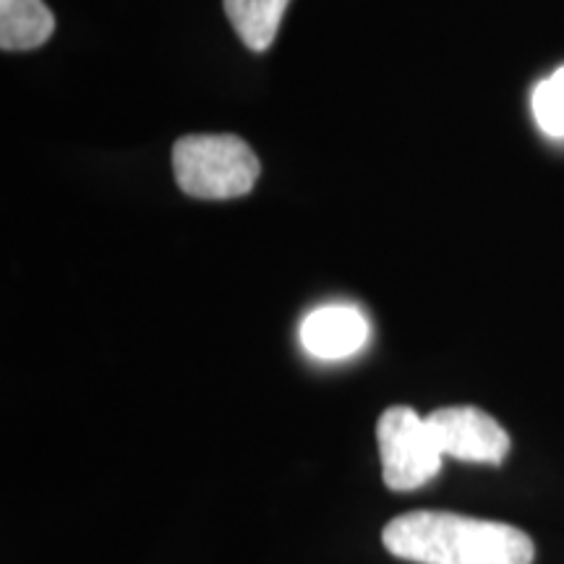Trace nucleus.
Instances as JSON below:
<instances>
[{"label": "nucleus", "mask_w": 564, "mask_h": 564, "mask_svg": "<svg viewBox=\"0 0 564 564\" xmlns=\"http://www.w3.org/2000/svg\"><path fill=\"white\" fill-rule=\"evenodd\" d=\"M392 556L415 564H533V539L520 528L468 514L415 510L382 531Z\"/></svg>", "instance_id": "1"}, {"label": "nucleus", "mask_w": 564, "mask_h": 564, "mask_svg": "<svg viewBox=\"0 0 564 564\" xmlns=\"http://www.w3.org/2000/svg\"><path fill=\"white\" fill-rule=\"evenodd\" d=\"M173 173L183 194L225 202L249 194L262 165L243 139L230 133H196L175 141Z\"/></svg>", "instance_id": "2"}, {"label": "nucleus", "mask_w": 564, "mask_h": 564, "mask_svg": "<svg viewBox=\"0 0 564 564\" xmlns=\"http://www.w3.org/2000/svg\"><path fill=\"white\" fill-rule=\"evenodd\" d=\"M377 444L384 484L392 491L419 489L440 474L444 455L429 421L413 408H387L377 423Z\"/></svg>", "instance_id": "3"}, {"label": "nucleus", "mask_w": 564, "mask_h": 564, "mask_svg": "<svg viewBox=\"0 0 564 564\" xmlns=\"http://www.w3.org/2000/svg\"><path fill=\"white\" fill-rule=\"evenodd\" d=\"M426 421L444 457L497 465L510 453V436L499 421L474 405L440 408Z\"/></svg>", "instance_id": "4"}, {"label": "nucleus", "mask_w": 564, "mask_h": 564, "mask_svg": "<svg viewBox=\"0 0 564 564\" xmlns=\"http://www.w3.org/2000/svg\"><path fill=\"white\" fill-rule=\"evenodd\" d=\"M369 319L356 306H335L316 308L301 324V345L306 352L322 361H340V358L356 356L358 350L369 343Z\"/></svg>", "instance_id": "5"}, {"label": "nucleus", "mask_w": 564, "mask_h": 564, "mask_svg": "<svg viewBox=\"0 0 564 564\" xmlns=\"http://www.w3.org/2000/svg\"><path fill=\"white\" fill-rule=\"evenodd\" d=\"M55 32V17L42 0H0V47L34 51Z\"/></svg>", "instance_id": "6"}, {"label": "nucleus", "mask_w": 564, "mask_h": 564, "mask_svg": "<svg viewBox=\"0 0 564 564\" xmlns=\"http://www.w3.org/2000/svg\"><path fill=\"white\" fill-rule=\"evenodd\" d=\"M232 30L253 53H262L278 37L291 0H223Z\"/></svg>", "instance_id": "7"}, {"label": "nucleus", "mask_w": 564, "mask_h": 564, "mask_svg": "<svg viewBox=\"0 0 564 564\" xmlns=\"http://www.w3.org/2000/svg\"><path fill=\"white\" fill-rule=\"evenodd\" d=\"M533 118L552 139H564V66L533 89Z\"/></svg>", "instance_id": "8"}]
</instances>
